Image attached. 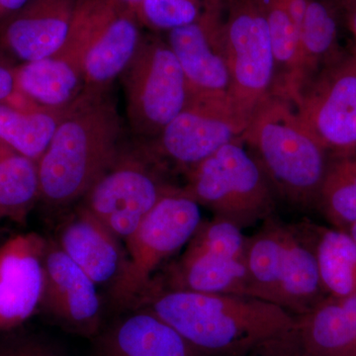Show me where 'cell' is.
<instances>
[{"mask_svg": "<svg viewBox=\"0 0 356 356\" xmlns=\"http://www.w3.org/2000/svg\"><path fill=\"white\" fill-rule=\"evenodd\" d=\"M135 308L153 312L205 356L273 348L287 341L296 323L282 307L254 297L158 286H149Z\"/></svg>", "mask_w": 356, "mask_h": 356, "instance_id": "1", "label": "cell"}, {"mask_svg": "<svg viewBox=\"0 0 356 356\" xmlns=\"http://www.w3.org/2000/svg\"><path fill=\"white\" fill-rule=\"evenodd\" d=\"M122 123L109 91L83 95L65 110L38 161L40 200L65 207L83 199L121 152Z\"/></svg>", "mask_w": 356, "mask_h": 356, "instance_id": "2", "label": "cell"}, {"mask_svg": "<svg viewBox=\"0 0 356 356\" xmlns=\"http://www.w3.org/2000/svg\"><path fill=\"white\" fill-rule=\"evenodd\" d=\"M242 140L257 159L276 197L317 209L330 154L300 119L294 105L273 93L248 122Z\"/></svg>", "mask_w": 356, "mask_h": 356, "instance_id": "3", "label": "cell"}, {"mask_svg": "<svg viewBox=\"0 0 356 356\" xmlns=\"http://www.w3.org/2000/svg\"><path fill=\"white\" fill-rule=\"evenodd\" d=\"M184 191L214 217L240 229L273 216L276 195L242 140L229 143L185 173Z\"/></svg>", "mask_w": 356, "mask_h": 356, "instance_id": "4", "label": "cell"}, {"mask_svg": "<svg viewBox=\"0 0 356 356\" xmlns=\"http://www.w3.org/2000/svg\"><path fill=\"white\" fill-rule=\"evenodd\" d=\"M140 26L135 13L116 0H77L69 36L58 55L81 64L84 91H109L139 49Z\"/></svg>", "mask_w": 356, "mask_h": 356, "instance_id": "5", "label": "cell"}, {"mask_svg": "<svg viewBox=\"0 0 356 356\" xmlns=\"http://www.w3.org/2000/svg\"><path fill=\"white\" fill-rule=\"evenodd\" d=\"M201 206L175 186L165 194L125 242L128 266L110 299L131 310L147 291L154 273L191 241L202 221Z\"/></svg>", "mask_w": 356, "mask_h": 356, "instance_id": "6", "label": "cell"}, {"mask_svg": "<svg viewBox=\"0 0 356 356\" xmlns=\"http://www.w3.org/2000/svg\"><path fill=\"white\" fill-rule=\"evenodd\" d=\"M129 123L144 142L161 135L191 97L184 70L166 42L143 37L122 74Z\"/></svg>", "mask_w": 356, "mask_h": 356, "instance_id": "7", "label": "cell"}, {"mask_svg": "<svg viewBox=\"0 0 356 356\" xmlns=\"http://www.w3.org/2000/svg\"><path fill=\"white\" fill-rule=\"evenodd\" d=\"M166 173L165 166L146 149H121L81 205L125 243L159 201L177 186Z\"/></svg>", "mask_w": 356, "mask_h": 356, "instance_id": "8", "label": "cell"}, {"mask_svg": "<svg viewBox=\"0 0 356 356\" xmlns=\"http://www.w3.org/2000/svg\"><path fill=\"white\" fill-rule=\"evenodd\" d=\"M225 14V49L228 62L229 96L250 120L273 95L275 60L268 20V0H231Z\"/></svg>", "mask_w": 356, "mask_h": 356, "instance_id": "9", "label": "cell"}, {"mask_svg": "<svg viewBox=\"0 0 356 356\" xmlns=\"http://www.w3.org/2000/svg\"><path fill=\"white\" fill-rule=\"evenodd\" d=\"M248 119L228 95H192L145 149L168 170L184 173L229 143L242 140Z\"/></svg>", "mask_w": 356, "mask_h": 356, "instance_id": "10", "label": "cell"}, {"mask_svg": "<svg viewBox=\"0 0 356 356\" xmlns=\"http://www.w3.org/2000/svg\"><path fill=\"white\" fill-rule=\"evenodd\" d=\"M292 103L300 119L329 154L355 152L356 51H343Z\"/></svg>", "mask_w": 356, "mask_h": 356, "instance_id": "11", "label": "cell"}, {"mask_svg": "<svg viewBox=\"0 0 356 356\" xmlns=\"http://www.w3.org/2000/svg\"><path fill=\"white\" fill-rule=\"evenodd\" d=\"M40 312L76 336L93 339L102 330L99 288L53 238L47 243Z\"/></svg>", "mask_w": 356, "mask_h": 356, "instance_id": "12", "label": "cell"}, {"mask_svg": "<svg viewBox=\"0 0 356 356\" xmlns=\"http://www.w3.org/2000/svg\"><path fill=\"white\" fill-rule=\"evenodd\" d=\"M226 0H206L198 19L168 33L192 95H228L231 79L224 27Z\"/></svg>", "mask_w": 356, "mask_h": 356, "instance_id": "13", "label": "cell"}, {"mask_svg": "<svg viewBox=\"0 0 356 356\" xmlns=\"http://www.w3.org/2000/svg\"><path fill=\"white\" fill-rule=\"evenodd\" d=\"M48 238L16 234L0 243V334L22 327L39 313Z\"/></svg>", "mask_w": 356, "mask_h": 356, "instance_id": "14", "label": "cell"}, {"mask_svg": "<svg viewBox=\"0 0 356 356\" xmlns=\"http://www.w3.org/2000/svg\"><path fill=\"white\" fill-rule=\"evenodd\" d=\"M58 247L109 296L128 266L125 243L81 205L63 220L55 238Z\"/></svg>", "mask_w": 356, "mask_h": 356, "instance_id": "15", "label": "cell"}, {"mask_svg": "<svg viewBox=\"0 0 356 356\" xmlns=\"http://www.w3.org/2000/svg\"><path fill=\"white\" fill-rule=\"evenodd\" d=\"M77 0H30L0 21V46L15 60L56 55L67 41Z\"/></svg>", "mask_w": 356, "mask_h": 356, "instance_id": "16", "label": "cell"}, {"mask_svg": "<svg viewBox=\"0 0 356 356\" xmlns=\"http://www.w3.org/2000/svg\"><path fill=\"white\" fill-rule=\"evenodd\" d=\"M93 341L92 356H205L145 308L128 310Z\"/></svg>", "mask_w": 356, "mask_h": 356, "instance_id": "17", "label": "cell"}, {"mask_svg": "<svg viewBox=\"0 0 356 356\" xmlns=\"http://www.w3.org/2000/svg\"><path fill=\"white\" fill-rule=\"evenodd\" d=\"M295 317L287 346L300 356H356V294L325 297Z\"/></svg>", "mask_w": 356, "mask_h": 356, "instance_id": "18", "label": "cell"}, {"mask_svg": "<svg viewBox=\"0 0 356 356\" xmlns=\"http://www.w3.org/2000/svg\"><path fill=\"white\" fill-rule=\"evenodd\" d=\"M337 10L325 0H308L294 70L285 88L276 95L294 102L321 70L343 53L339 44Z\"/></svg>", "mask_w": 356, "mask_h": 356, "instance_id": "19", "label": "cell"}, {"mask_svg": "<svg viewBox=\"0 0 356 356\" xmlns=\"http://www.w3.org/2000/svg\"><path fill=\"white\" fill-rule=\"evenodd\" d=\"M325 297L316 255L314 224H288L286 254L276 304L300 316Z\"/></svg>", "mask_w": 356, "mask_h": 356, "instance_id": "20", "label": "cell"}, {"mask_svg": "<svg viewBox=\"0 0 356 356\" xmlns=\"http://www.w3.org/2000/svg\"><path fill=\"white\" fill-rule=\"evenodd\" d=\"M149 286L252 297L245 259L185 250L168 267L165 277L154 278Z\"/></svg>", "mask_w": 356, "mask_h": 356, "instance_id": "21", "label": "cell"}, {"mask_svg": "<svg viewBox=\"0 0 356 356\" xmlns=\"http://www.w3.org/2000/svg\"><path fill=\"white\" fill-rule=\"evenodd\" d=\"M15 81L18 95L35 106L49 110L69 108L86 88L81 65L58 54L18 64Z\"/></svg>", "mask_w": 356, "mask_h": 356, "instance_id": "22", "label": "cell"}, {"mask_svg": "<svg viewBox=\"0 0 356 356\" xmlns=\"http://www.w3.org/2000/svg\"><path fill=\"white\" fill-rule=\"evenodd\" d=\"M65 110L40 108L17 95L0 103V140L38 163Z\"/></svg>", "mask_w": 356, "mask_h": 356, "instance_id": "23", "label": "cell"}, {"mask_svg": "<svg viewBox=\"0 0 356 356\" xmlns=\"http://www.w3.org/2000/svg\"><path fill=\"white\" fill-rule=\"evenodd\" d=\"M288 224L273 216L247 236L245 261L252 296L276 304L286 254ZM277 305V304H276Z\"/></svg>", "mask_w": 356, "mask_h": 356, "instance_id": "24", "label": "cell"}, {"mask_svg": "<svg viewBox=\"0 0 356 356\" xmlns=\"http://www.w3.org/2000/svg\"><path fill=\"white\" fill-rule=\"evenodd\" d=\"M39 200L38 163L0 140V220L23 224Z\"/></svg>", "mask_w": 356, "mask_h": 356, "instance_id": "25", "label": "cell"}, {"mask_svg": "<svg viewBox=\"0 0 356 356\" xmlns=\"http://www.w3.org/2000/svg\"><path fill=\"white\" fill-rule=\"evenodd\" d=\"M316 255L327 296L356 294V243L348 232L314 224Z\"/></svg>", "mask_w": 356, "mask_h": 356, "instance_id": "26", "label": "cell"}, {"mask_svg": "<svg viewBox=\"0 0 356 356\" xmlns=\"http://www.w3.org/2000/svg\"><path fill=\"white\" fill-rule=\"evenodd\" d=\"M317 209L332 228L348 232L356 221V151L330 154Z\"/></svg>", "mask_w": 356, "mask_h": 356, "instance_id": "27", "label": "cell"}, {"mask_svg": "<svg viewBox=\"0 0 356 356\" xmlns=\"http://www.w3.org/2000/svg\"><path fill=\"white\" fill-rule=\"evenodd\" d=\"M242 231L221 218L202 220L184 250L229 259H245L247 236L243 235Z\"/></svg>", "mask_w": 356, "mask_h": 356, "instance_id": "28", "label": "cell"}, {"mask_svg": "<svg viewBox=\"0 0 356 356\" xmlns=\"http://www.w3.org/2000/svg\"><path fill=\"white\" fill-rule=\"evenodd\" d=\"M206 0H142L135 14L140 24L154 31L170 32L198 19Z\"/></svg>", "mask_w": 356, "mask_h": 356, "instance_id": "29", "label": "cell"}, {"mask_svg": "<svg viewBox=\"0 0 356 356\" xmlns=\"http://www.w3.org/2000/svg\"><path fill=\"white\" fill-rule=\"evenodd\" d=\"M0 356H67L41 334L20 327L0 334Z\"/></svg>", "mask_w": 356, "mask_h": 356, "instance_id": "30", "label": "cell"}, {"mask_svg": "<svg viewBox=\"0 0 356 356\" xmlns=\"http://www.w3.org/2000/svg\"><path fill=\"white\" fill-rule=\"evenodd\" d=\"M16 60L0 46V103L8 102L16 91Z\"/></svg>", "mask_w": 356, "mask_h": 356, "instance_id": "31", "label": "cell"}, {"mask_svg": "<svg viewBox=\"0 0 356 356\" xmlns=\"http://www.w3.org/2000/svg\"><path fill=\"white\" fill-rule=\"evenodd\" d=\"M30 0H0V21L17 13Z\"/></svg>", "mask_w": 356, "mask_h": 356, "instance_id": "32", "label": "cell"}, {"mask_svg": "<svg viewBox=\"0 0 356 356\" xmlns=\"http://www.w3.org/2000/svg\"><path fill=\"white\" fill-rule=\"evenodd\" d=\"M348 23L351 34H353V40H355V49L356 51V0L348 8Z\"/></svg>", "mask_w": 356, "mask_h": 356, "instance_id": "33", "label": "cell"}, {"mask_svg": "<svg viewBox=\"0 0 356 356\" xmlns=\"http://www.w3.org/2000/svg\"><path fill=\"white\" fill-rule=\"evenodd\" d=\"M329 2L336 9H346L348 10V7L355 1V0H325Z\"/></svg>", "mask_w": 356, "mask_h": 356, "instance_id": "34", "label": "cell"}, {"mask_svg": "<svg viewBox=\"0 0 356 356\" xmlns=\"http://www.w3.org/2000/svg\"><path fill=\"white\" fill-rule=\"evenodd\" d=\"M116 1H118L122 6L127 7V8L131 9V10L135 13L136 7L138 6V4H139L142 0H116Z\"/></svg>", "mask_w": 356, "mask_h": 356, "instance_id": "35", "label": "cell"}, {"mask_svg": "<svg viewBox=\"0 0 356 356\" xmlns=\"http://www.w3.org/2000/svg\"><path fill=\"white\" fill-rule=\"evenodd\" d=\"M284 348H285V350H286L287 351H281V353H274V355H269V356H300L298 355V353H295L294 350H290L289 348H287V346H284Z\"/></svg>", "mask_w": 356, "mask_h": 356, "instance_id": "36", "label": "cell"}, {"mask_svg": "<svg viewBox=\"0 0 356 356\" xmlns=\"http://www.w3.org/2000/svg\"><path fill=\"white\" fill-rule=\"evenodd\" d=\"M348 233L350 234L351 238H353V241L356 243V221L353 222L350 227V229H348Z\"/></svg>", "mask_w": 356, "mask_h": 356, "instance_id": "37", "label": "cell"}]
</instances>
